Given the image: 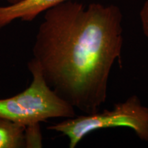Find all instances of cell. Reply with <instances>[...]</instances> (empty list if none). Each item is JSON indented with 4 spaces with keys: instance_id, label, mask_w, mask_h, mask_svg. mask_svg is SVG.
I'll return each mask as SVG.
<instances>
[{
    "instance_id": "6da1fadb",
    "label": "cell",
    "mask_w": 148,
    "mask_h": 148,
    "mask_svg": "<svg viewBox=\"0 0 148 148\" xmlns=\"http://www.w3.org/2000/svg\"><path fill=\"white\" fill-rule=\"evenodd\" d=\"M123 14L114 4L66 0L44 12L32 60L49 86L84 114L106 102L112 68L121 57Z\"/></svg>"
},
{
    "instance_id": "277c9868",
    "label": "cell",
    "mask_w": 148,
    "mask_h": 148,
    "mask_svg": "<svg viewBox=\"0 0 148 148\" xmlns=\"http://www.w3.org/2000/svg\"><path fill=\"white\" fill-rule=\"evenodd\" d=\"M66 0H22L16 3L0 6V29L16 20L32 21L45 12Z\"/></svg>"
},
{
    "instance_id": "8992f818",
    "label": "cell",
    "mask_w": 148,
    "mask_h": 148,
    "mask_svg": "<svg viewBox=\"0 0 148 148\" xmlns=\"http://www.w3.org/2000/svg\"><path fill=\"white\" fill-rule=\"evenodd\" d=\"M140 25L144 35L148 39V0H146L140 10Z\"/></svg>"
},
{
    "instance_id": "3957f363",
    "label": "cell",
    "mask_w": 148,
    "mask_h": 148,
    "mask_svg": "<svg viewBox=\"0 0 148 148\" xmlns=\"http://www.w3.org/2000/svg\"><path fill=\"white\" fill-rule=\"evenodd\" d=\"M113 127H127L134 131L140 140L148 142V106L137 95L115 103L112 109L66 118L47 127L66 136L69 148H75L91 132Z\"/></svg>"
},
{
    "instance_id": "7a4b0ae2",
    "label": "cell",
    "mask_w": 148,
    "mask_h": 148,
    "mask_svg": "<svg viewBox=\"0 0 148 148\" xmlns=\"http://www.w3.org/2000/svg\"><path fill=\"white\" fill-rule=\"evenodd\" d=\"M27 69L32 75L30 84L20 93L0 99V117L27 127L76 115L75 108L49 87L36 62L31 59Z\"/></svg>"
},
{
    "instance_id": "5b68a950",
    "label": "cell",
    "mask_w": 148,
    "mask_h": 148,
    "mask_svg": "<svg viewBox=\"0 0 148 148\" xmlns=\"http://www.w3.org/2000/svg\"><path fill=\"white\" fill-rule=\"evenodd\" d=\"M26 126L0 117V148L27 147Z\"/></svg>"
},
{
    "instance_id": "52a82bcc",
    "label": "cell",
    "mask_w": 148,
    "mask_h": 148,
    "mask_svg": "<svg viewBox=\"0 0 148 148\" xmlns=\"http://www.w3.org/2000/svg\"><path fill=\"white\" fill-rule=\"evenodd\" d=\"M8 1L10 2V4H12V3H16L17 2H19V1H22V0H8Z\"/></svg>"
}]
</instances>
